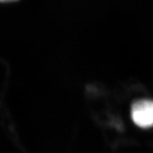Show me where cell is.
<instances>
[{
    "label": "cell",
    "instance_id": "6da1fadb",
    "mask_svg": "<svg viewBox=\"0 0 153 153\" xmlns=\"http://www.w3.org/2000/svg\"><path fill=\"white\" fill-rule=\"evenodd\" d=\"M132 118L134 123L141 128L153 125V101L142 99L136 101L132 106Z\"/></svg>",
    "mask_w": 153,
    "mask_h": 153
},
{
    "label": "cell",
    "instance_id": "7a4b0ae2",
    "mask_svg": "<svg viewBox=\"0 0 153 153\" xmlns=\"http://www.w3.org/2000/svg\"><path fill=\"white\" fill-rule=\"evenodd\" d=\"M19 0H0V1L1 2H13V1H16Z\"/></svg>",
    "mask_w": 153,
    "mask_h": 153
}]
</instances>
